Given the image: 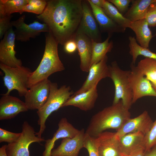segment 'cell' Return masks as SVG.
I'll return each mask as SVG.
<instances>
[{
	"label": "cell",
	"instance_id": "obj_1",
	"mask_svg": "<svg viewBox=\"0 0 156 156\" xmlns=\"http://www.w3.org/2000/svg\"><path fill=\"white\" fill-rule=\"evenodd\" d=\"M81 0H47L43 12L37 16L47 25L59 44L74 38L83 14Z\"/></svg>",
	"mask_w": 156,
	"mask_h": 156
},
{
	"label": "cell",
	"instance_id": "obj_2",
	"mask_svg": "<svg viewBox=\"0 0 156 156\" xmlns=\"http://www.w3.org/2000/svg\"><path fill=\"white\" fill-rule=\"evenodd\" d=\"M130 118L129 109L123 105L120 100L118 103L106 107L93 115L85 133L95 138L107 129L117 131Z\"/></svg>",
	"mask_w": 156,
	"mask_h": 156
},
{
	"label": "cell",
	"instance_id": "obj_3",
	"mask_svg": "<svg viewBox=\"0 0 156 156\" xmlns=\"http://www.w3.org/2000/svg\"><path fill=\"white\" fill-rule=\"evenodd\" d=\"M45 47L41 60L29 77L28 88L48 79L51 74L65 70L58 54V42L50 32L45 34Z\"/></svg>",
	"mask_w": 156,
	"mask_h": 156
},
{
	"label": "cell",
	"instance_id": "obj_4",
	"mask_svg": "<svg viewBox=\"0 0 156 156\" xmlns=\"http://www.w3.org/2000/svg\"><path fill=\"white\" fill-rule=\"evenodd\" d=\"M74 93L69 86L64 85L58 88L57 83L51 82L48 98L44 105L37 112L38 117V124L40 126L38 132L36 133L37 136L42 138L49 116L52 112L62 107Z\"/></svg>",
	"mask_w": 156,
	"mask_h": 156
},
{
	"label": "cell",
	"instance_id": "obj_5",
	"mask_svg": "<svg viewBox=\"0 0 156 156\" xmlns=\"http://www.w3.org/2000/svg\"><path fill=\"white\" fill-rule=\"evenodd\" d=\"M110 77L115 87V93L112 104H115L121 100L123 105L129 109L132 104V90L129 80V70L120 68L116 61L109 65Z\"/></svg>",
	"mask_w": 156,
	"mask_h": 156
},
{
	"label": "cell",
	"instance_id": "obj_6",
	"mask_svg": "<svg viewBox=\"0 0 156 156\" xmlns=\"http://www.w3.org/2000/svg\"><path fill=\"white\" fill-rule=\"evenodd\" d=\"M0 68L4 73L3 80L8 90L4 94L10 95L12 90H16L20 96H24L28 90L29 80L32 71L28 68L22 66L12 67L1 63Z\"/></svg>",
	"mask_w": 156,
	"mask_h": 156
},
{
	"label": "cell",
	"instance_id": "obj_7",
	"mask_svg": "<svg viewBox=\"0 0 156 156\" xmlns=\"http://www.w3.org/2000/svg\"><path fill=\"white\" fill-rule=\"evenodd\" d=\"M34 128L27 121L22 125V131L18 139L16 141L6 145L7 156H29V146L33 142L40 143L45 141L36 134Z\"/></svg>",
	"mask_w": 156,
	"mask_h": 156
},
{
	"label": "cell",
	"instance_id": "obj_8",
	"mask_svg": "<svg viewBox=\"0 0 156 156\" xmlns=\"http://www.w3.org/2000/svg\"><path fill=\"white\" fill-rule=\"evenodd\" d=\"M128 77L132 92V104L138 100L145 96L156 97V91L150 81L138 69L131 63Z\"/></svg>",
	"mask_w": 156,
	"mask_h": 156
},
{
	"label": "cell",
	"instance_id": "obj_9",
	"mask_svg": "<svg viewBox=\"0 0 156 156\" xmlns=\"http://www.w3.org/2000/svg\"><path fill=\"white\" fill-rule=\"evenodd\" d=\"M25 16L23 15L15 21H12V27L15 28L14 32L15 39L22 42H26L31 38H35L41 32H49V30L47 25L35 21L32 23L26 24Z\"/></svg>",
	"mask_w": 156,
	"mask_h": 156
},
{
	"label": "cell",
	"instance_id": "obj_10",
	"mask_svg": "<svg viewBox=\"0 0 156 156\" xmlns=\"http://www.w3.org/2000/svg\"><path fill=\"white\" fill-rule=\"evenodd\" d=\"M51 83L46 79L29 88L24 96V102L28 110H38L44 105L49 95Z\"/></svg>",
	"mask_w": 156,
	"mask_h": 156
},
{
	"label": "cell",
	"instance_id": "obj_11",
	"mask_svg": "<svg viewBox=\"0 0 156 156\" xmlns=\"http://www.w3.org/2000/svg\"><path fill=\"white\" fill-rule=\"evenodd\" d=\"M13 27L5 33L0 42V63L8 66L17 67L22 66V61L15 56V35Z\"/></svg>",
	"mask_w": 156,
	"mask_h": 156
},
{
	"label": "cell",
	"instance_id": "obj_12",
	"mask_svg": "<svg viewBox=\"0 0 156 156\" xmlns=\"http://www.w3.org/2000/svg\"><path fill=\"white\" fill-rule=\"evenodd\" d=\"M82 16L77 31L83 33L95 42H101L97 23L88 1L82 0Z\"/></svg>",
	"mask_w": 156,
	"mask_h": 156
},
{
	"label": "cell",
	"instance_id": "obj_13",
	"mask_svg": "<svg viewBox=\"0 0 156 156\" xmlns=\"http://www.w3.org/2000/svg\"><path fill=\"white\" fill-rule=\"evenodd\" d=\"M108 58L106 55L99 62L91 66L88 75L82 86L72 95L86 91L93 87L97 86L102 79L109 77V67L107 64Z\"/></svg>",
	"mask_w": 156,
	"mask_h": 156
},
{
	"label": "cell",
	"instance_id": "obj_14",
	"mask_svg": "<svg viewBox=\"0 0 156 156\" xmlns=\"http://www.w3.org/2000/svg\"><path fill=\"white\" fill-rule=\"evenodd\" d=\"M153 122L148 112L144 111L139 116L128 120L115 132V135L119 139L129 133L140 132L145 135L150 129Z\"/></svg>",
	"mask_w": 156,
	"mask_h": 156
},
{
	"label": "cell",
	"instance_id": "obj_15",
	"mask_svg": "<svg viewBox=\"0 0 156 156\" xmlns=\"http://www.w3.org/2000/svg\"><path fill=\"white\" fill-rule=\"evenodd\" d=\"M85 134V130L82 129L73 138H62L60 145L52 150L50 156H78L83 148Z\"/></svg>",
	"mask_w": 156,
	"mask_h": 156
},
{
	"label": "cell",
	"instance_id": "obj_16",
	"mask_svg": "<svg viewBox=\"0 0 156 156\" xmlns=\"http://www.w3.org/2000/svg\"><path fill=\"white\" fill-rule=\"evenodd\" d=\"M95 138L99 156H124L120 151L115 133L103 131Z\"/></svg>",
	"mask_w": 156,
	"mask_h": 156
},
{
	"label": "cell",
	"instance_id": "obj_17",
	"mask_svg": "<svg viewBox=\"0 0 156 156\" xmlns=\"http://www.w3.org/2000/svg\"><path fill=\"white\" fill-rule=\"evenodd\" d=\"M0 99V120L11 119L28 110L25 102L10 95L1 94Z\"/></svg>",
	"mask_w": 156,
	"mask_h": 156
},
{
	"label": "cell",
	"instance_id": "obj_18",
	"mask_svg": "<svg viewBox=\"0 0 156 156\" xmlns=\"http://www.w3.org/2000/svg\"><path fill=\"white\" fill-rule=\"evenodd\" d=\"M80 58V67L83 71L88 72L91 66L92 53V40L87 36L77 31L74 38Z\"/></svg>",
	"mask_w": 156,
	"mask_h": 156
},
{
	"label": "cell",
	"instance_id": "obj_19",
	"mask_svg": "<svg viewBox=\"0 0 156 156\" xmlns=\"http://www.w3.org/2000/svg\"><path fill=\"white\" fill-rule=\"evenodd\" d=\"M79 131L69 123L66 118H62L58 123V128L53 137L45 141V150L43 153L42 156H50L51 151L57 140L65 138H73Z\"/></svg>",
	"mask_w": 156,
	"mask_h": 156
},
{
	"label": "cell",
	"instance_id": "obj_20",
	"mask_svg": "<svg viewBox=\"0 0 156 156\" xmlns=\"http://www.w3.org/2000/svg\"><path fill=\"white\" fill-rule=\"evenodd\" d=\"M97 86L85 92L72 95L62 107L73 106L87 111L92 109L98 97Z\"/></svg>",
	"mask_w": 156,
	"mask_h": 156
},
{
	"label": "cell",
	"instance_id": "obj_21",
	"mask_svg": "<svg viewBox=\"0 0 156 156\" xmlns=\"http://www.w3.org/2000/svg\"><path fill=\"white\" fill-rule=\"evenodd\" d=\"M87 1L101 31L111 35L114 33H122L125 31L126 29L118 25L107 16L102 8L94 5L90 0Z\"/></svg>",
	"mask_w": 156,
	"mask_h": 156
},
{
	"label": "cell",
	"instance_id": "obj_22",
	"mask_svg": "<svg viewBox=\"0 0 156 156\" xmlns=\"http://www.w3.org/2000/svg\"><path fill=\"white\" fill-rule=\"evenodd\" d=\"M144 135L140 132L129 133L119 138V148L123 155L129 156L137 149L143 148Z\"/></svg>",
	"mask_w": 156,
	"mask_h": 156
},
{
	"label": "cell",
	"instance_id": "obj_23",
	"mask_svg": "<svg viewBox=\"0 0 156 156\" xmlns=\"http://www.w3.org/2000/svg\"><path fill=\"white\" fill-rule=\"evenodd\" d=\"M129 28L134 32L136 40L139 45L143 47L148 48L153 35L146 20L144 18L131 22Z\"/></svg>",
	"mask_w": 156,
	"mask_h": 156
},
{
	"label": "cell",
	"instance_id": "obj_24",
	"mask_svg": "<svg viewBox=\"0 0 156 156\" xmlns=\"http://www.w3.org/2000/svg\"><path fill=\"white\" fill-rule=\"evenodd\" d=\"M156 0H132L131 6L124 16L131 22L144 19L148 8Z\"/></svg>",
	"mask_w": 156,
	"mask_h": 156
},
{
	"label": "cell",
	"instance_id": "obj_25",
	"mask_svg": "<svg viewBox=\"0 0 156 156\" xmlns=\"http://www.w3.org/2000/svg\"><path fill=\"white\" fill-rule=\"evenodd\" d=\"M112 35L108 34L107 39L103 42H97L92 40V53L91 66L104 58L107 53L110 52L113 47V43L109 40ZM91 67V66H90Z\"/></svg>",
	"mask_w": 156,
	"mask_h": 156
},
{
	"label": "cell",
	"instance_id": "obj_26",
	"mask_svg": "<svg viewBox=\"0 0 156 156\" xmlns=\"http://www.w3.org/2000/svg\"><path fill=\"white\" fill-rule=\"evenodd\" d=\"M136 66L150 81L156 91V60L145 57L141 60Z\"/></svg>",
	"mask_w": 156,
	"mask_h": 156
},
{
	"label": "cell",
	"instance_id": "obj_27",
	"mask_svg": "<svg viewBox=\"0 0 156 156\" xmlns=\"http://www.w3.org/2000/svg\"><path fill=\"white\" fill-rule=\"evenodd\" d=\"M27 3V0H0V17L14 13L22 14L23 9Z\"/></svg>",
	"mask_w": 156,
	"mask_h": 156
},
{
	"label": "cell",
	"instance_id": "obj_28",
	"mask_svg": "<svg viewBox=\"0 0 156 156\" xmlns=\"http://www.w3.org/2000/svg\"><path fill=\"white\" fill-rule=\"evenodd\" d=\"M102 8L107 16L118 25L125 29L129 28L131 22L120 13L112 4L105 0Z\"/></svg>",
	"mask_w": 156,
	"mask_h": 156
},
{
	"label": "cell",
	"instance_id": "obj_29",
	"mask_svg": "<svg viewBox=\"0 0 156 156\" xmlns=\"http://www.w3.org/2000/svg\"><path fill=\"white\" fill-rule=\"evenodd\" d=\"M129 40V53L132 57V63L135 64L137 58L140 55L156 60V53L151 51L148 48L141 46L138 43L134 37L130 36Z\"/></svg>",
	"mask_w": 156,
	"mask_h": 156
},
{
	"label": "cell",
	"instance_id": "obj_30",
	"mask_svg": "<svg viewBox=\"0 0 156 156\" xmlns=\"http://www.w3.org/2000/svg\"><path fill=\"white\" fill-rule=\"evenodd\" d=\"M47 2V0H27V3L23 9L22 13L26 12L40 14L45 9Z\"/></svg>",
	"mask_w": 156,
	"mask_h": 156
},
{
	"label": "cell",
	"instance_id": "obj_31",
	"mask_svg": "<svg viewBox=\"0 0 156 156\" xmlns=\"http://www.w3.org/2000/svg\"><path fill=\"white\" fill-rule=\"evenodd\" d=\"M156 146V119L149 131L144 135L143 148L146 151Z\"/></svg>",
	"mask_w": 156,
	"mask_h": 156
},
{
	"label": "cell",
	"instance_id": "obj_32",
	"mask_svg": "<svg viewBox=\"0 0 156 156\" xmlns=\"http://www.w3.org/2000/svg\"><path fill=\"white\" fill-rule=\"evenodd\" d=\"M83 148L87 150L89 156H99L95 138L92 137L86 133L84 140Z\"/></svg>",
	"mask_w": 156,
	"mask_h": 156
},
{
	"label": "cell",
	"instance_id": "obj_33",
	"mask_svg": "<svg viewBox=\"0 0 156 156\" xmlns=\"http://www.w3.org/2000/svg\"><path fill=\"white\" fill-rule=\"evenodd\" d=\"M21 133H15L0 128V142H5L10 144L16 141L19 138Z\"/></svg>",
	"mask_w": 156,
	"mask_h": 156
},
{
	"label": "cell",
	"instance_id": "obj_34",
	"mask_svg": "<svg viewBox=\"0 0 156 156\" xmlns=\"http://www.w3.org/2000/svg\"><path fill=\"white\" fill-rule=\"evenodd\" d=\"M145 19L147 21L149 27L156 26V1L148 7Z\"/></svg>",
	"mask_w": 156,
	"mask_h": 156
},
{
	"label": "cell",
	"instance_id": "obj_35",
	"mask_svg": "<svg viewBox=\"0 0 156 156\" xmlns=\"http://www.w3.org/2000/svg\"><path fill=\"white\" fill-rule=\"evenodd\" d=\"M12 15L0 17V39H2L5 33L11 27Z\"/></svg>",
	"mask_w": 156,
	"mask_h": 156
},
{
	"label": "cell",
	"instance_id": "obj_36",
	"mask_svg": "<svg viewBox=\"0 0 156 156\" xmlns=\"http://www.w3.org/2000/svg\"><path fill=\"white\" fill-rule=\"evenodd\" d=\"M122 14H125L128 10L132 0H108Z\"/></svg>",
	"mask_w": 156,
	"mask_h": 156
},
{
	"label": "cell",
	"instance_id": "obj_37",
	"mask_svg": "<svg viewBox=\"0 0 156 156\" xmlns=\"http://www.w3.org/2000/svg\"><path fill=\"white\" fill-rule=\"evenodd\" d=\"M64 46V51L68 54L73 53L77 50V43L74 38L67 41Z\"/></svg>",
	"mask_w": 156,
	"mask_h": 156
},
{
	"label": "cell",
	"instance_id": "obj_38",
	"mask_svg": "<svg viewBox=\"0 0 156 156\" xmlns=\"http://www.w3.org/2000/svg\"><path fill=\"white\" fill-rule=\"evenodd\" d=\"M145 151L143 147H140L133 152L129 156H144Z\"/></svg>",
	"mask_w": 156,
	"mask_h": 156
},
{
	"label": "cell",
	"instance_id": "obj_39",
	"mask_svg": "<svg viewBox=\"0 0 156 156\" xmlns=\"http://www.w3.org/2000/svg\"><path fill=\"white\" fill-rule=\"evenodd\" d=\"M144 156H156V146L145 152Z\"/></svg>",
	"mask_w": 156,
	"mask_h": 156
},
{
	"label": "cell",
	"instance_id": "obj_40",
	"mask_svg": "<svg viewBox=\"0 0 156 156\" xmlns=\"http://www.w3.org/2000/svg\"><path fill=\"white\" fill-rule=\"evenodd\" d=\"M91 2L94 5L99 7L102 8L105 0H90Z\"/></svg>",
	"mask_w": 156,
	"mask_h": 156
},
{
	"label": "cell",
	"instance_id": "obj_41",
	"mask_svg": "<svg viewBox=\"0 0 156 156\" xmlns=\"http://www.w3.org/2000/svg\"><path fill=\"white\" fill-rule=\"evenodd\" d=\"M6 145H3L0 148V156H7L6 152Z\"/></svg>",
	"mask_w": 156,
	"mask_h": 156
},
{
	"label": "cell",
	"instance_id": "obj_42",
	"mask_svg": "<svg viewBox=\"0 0 156 156\" xmlns=\"http://www.w3.org/2000/svg\"><path fill=\"white\" fill-rule=\"evenodd\" d=\"M155 36H156V32L155 35Z\"/></svg>",
	"mask_w": 156,
	"mask_h": 156
},
{
	"label": "cell",
	"instance_id": "obj_43",
	"mask_svg": "<svg viewBox=\"0 0 156 156\" xmlns=\"http://www.w3.org/2000/svg\"></svg>",
	"mask_w": 156,
	"mask_h": 156
}]
</instances>
